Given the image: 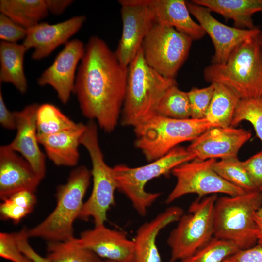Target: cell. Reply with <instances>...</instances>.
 I'll use <instances>...</instances> for the list:
<instances>
[{
	"instance_id": "3957f363",
	"label": "cell",
	"mask_w": 262,
	"mask_h": 262,
	"mask_svg": "<svg viewBox=\"0 0 262 262\" xmlns=\"http://www.w3.org/2000/svg\"><path fill=\"white\" fill-rule=\"evenodd\" d=\"M91 176V171L84 165L73 169L66 182L57 188L55 209L41 223L26 229L28 238H40L48 242H65L75 238L73 224L82 210Z\"/></svg>"
},
{
	"instance_id": "4316f807",
	"label": "cell",
	"mask_w": 262,
	"mask_h": 262,
	"mask_svg": "<svg viewBox=\"0 0 262 262\" xmlns=\"http://www.w3.org/2000/svg\"><path fill=\"white\" fill-rule=\"evenodd\" d=\"M74 238L65 242H48L47 258L51 262H100L98 255L78 245Z\"/></svg>"
},
{
	"instance_id": "7402d4cb",
	"label": "cell",
	"mask_w": 262,
	"mask_h": 262,
	"mask_svg": "<svg viewBox=\"0 0 262 262\" xmlns=\"http://www.w3.org/2000/svg\"><path fill=\"white\" fill-rule=\"evenodd\" d=\"M85 124L78 123L71 129L56 133L38 136L47 156L57 166H76L79 159L78 147Z\"/></svg>"
},
{
	"instance_id": "d6986e66",
	"label": "cell",
	"mask_w": 262,
	"mask_h": 262,
	"mask_svg": "<svg viewBox=\"0 0 262 262\" xmlns=\"http://www.w3.org/2000/svg\"><path fill=\"white\" fill-rule=\"evenodd\" d=\"M42 179L30 164L7 145L0 147V198L21 191L35 192Z\"/></svg>"
},
{
	"instance_id": "d6a6232c",
	"label": "cell",
	"mask_w": 262,
	"mask_h": 262,
	"mask_svg": "<svg viewBox=\"0 0 262 262\" xmlns=\"http://www.w3.org/2000/svg\"><path fill=\"white\" fill-rule=\"evenodd\" d=\"M243 121H248L252 125L256 136L262 142V97L241 99L231 126H237Z\"/></svg>"
},
{
	"instance_id": "f35d334b",
	"label": "cell",
	"mask_w": 262,
	"mask_h": 262,
	"mask_svg": "<svg viewBox=\"0 0 262 262\" xmlns=\"http://www.w3.org/2000/svg\"><path fill=\"white\" fill-rule=\"evenodd\" d=\"M230 257L236 262H262V246L256 245L245 250H240Z\"/></svg>"
},
{
	"instance_id": "9a60e30c",
	"label": "cell",
	"mask_w": 262,
	"mask_h": 262,
	"mask_svg": "<svg viewBox=\"0 0 262 262\" xmlns=\"http://www.w3.org/2000/svg\"><path fill=\"white\" fill-rule=\"evenodd\" d=\"M251 137V132L243 129L213 127L191 141L187 149L199 161L237 156L241 147Z\"/></svg>"
},
{
	"instance_id": "52a82bcc",
	"label": "cell",
	"mask_w": 262,
	"mask_h": 262,
	"mask_svg": "<svg viewBox=\"0 0 262 262\" xmlns=\"http://www.w3.org/2000/svg\"><path fill=\"white\" fill-rule=\"evenodd\" d=\"M195 158L187 148L176 147L163 157L145 165L137 167L115 165L113 168L117 190L128 198L139 214L145 216L148 208L161 195L160 193L146 191V184L154 178L167 175L177 166Z\"/></svg>"
},
{
	"instance_id": "5b68a950",
	"label": "cell",
	"mask_w": 262,
	"mask_h": 262,
	"mask_svg": "<svg viewBox=\"0 0 262 262\" xmlns=\"http://www.w3.org/2000/svg\"><path fill=\"white\" fill-rule=\"evenodd\" d=\"M216 127L206 118L179 119L154 114L134 127L135 145L151 162L179 144L192 141L207 130Z\"/></svg>"
},
{
	"instance_id": "4dcf8cb0",
	"label": "cell",
	"mask_w": 262,
	"mask_h": 262,
	"mask_svg": "<svg viewBox=\"0 0 262 262\" xmlns=\"http://www.w3.org/2000/svg\"><path fill=\"white\" fill-rule=\"evenodd\" d=\"M213 170L222 178L246 192L257 191L252 183L242 162L237 156H231L214 162Z\"/></svg>"
},
{
	"instance_id": "30bf717a",
	"label": "cell",
	"mask_w": 262,
	"mask_h": 262,
	"mask_svg": "<svg viewBox=\"0 0 262 262\" xmlns=\"http://www.w3.org/2000/svg\"><path fill=\"white\" fill-rule=\"evenodd\" d=\"M193 40L173 27L155 23L143 42L144 57L159 74L175 79L188 57Z\"/></svg>"
},
{
	"instance_id": "d590c367",
	"label": "cell",
	"mask_w": 262,
	"mask_h": 262,
	"mask_svg": "<svg viewBox=\"0 0 262 262\" xmlns=\"http://www.w3.org/2000/svg\"><path fill=\"white\" fill-rule=\"evenodd\" d=\"M27 32V29L0 13V38L2 41L17 43L19 40L25 39Z\"/></svg>"
},
{
	"instance_id": "6da1fadb",
	"label": "cell",
	"mask_w": 262,
	"mask_h": 262,
	"mask_svg": "<svg viewBox=\"0 0 262 262\" xmlns=\"http://www.w3.org/2000/svg\"><path fill=\"white\" fill-rule=\"evenodd\" d=\"M128 67L106 42L90 38L78 66L73 93L83 115L106 132L116 127L125 100Z\"/></svg>"
},
{
	"instance_id": "ac0fdd59",
	"label": "cell",
	"mask_w": 262,
	"mask_h": 262,
	"mask_svg": "<svg viewBox=\"0 0 262 262\" xmlns=\"http://www.w3.org/2000/svg\"><path fill=\"white\" fill-rule=\"evenodd\" d=\"M37 103L26 106L20 111H16V135L7 144L12 150L20 154L43 179L46 175L45 154L40 150L36 129Z\"/></svg>"
},
{
	"instance_id": "2e32d148",
	"label": "cell",
	"mask_w": 262,
	"mask_h": 262,
	"mask_svg": "<svg viewBox=\"0 0 262 262\" xmlns=\"http://www.w3.org/2000/svg\"><path fill=\"white\" fill-rule=\"evenodd\" d=\"M79 246L87 248L99 258L115 262H135L134 245L122 231L107 228L104 224L95 226L74 238Z\"/></svg>"
},
{
	"instance_id": "cb8c5ba5",
	"label": "cell",
	"mask_w": 262,
	"mask_h": 262,
	"mask_svg": "<svg viewBox=\"0 0 262 262\" xmlns=\"http://www.w3.org/2000/svg\"><path fill=\"white\" fill-rule=\"evenodd\" d=\"M27 50L23 44L0 43V83H11L21 94L27 90L23 66Z\"/></svg>"
},
{
	"instance_id": "7a4b0ae2",
	"label": "cell",
	"mask_w": 262,
	"mask_h": 262,
	"mask_svg": "<svg viewBox=\"0 0 262 262\" xmlns=\"http://www.w3.org/2000/svg\"><path fill=\"white\" fill-rule=\"evenodd\" d=\"M204 77L230 88L241 99L262 97V30L238 44L225 63L207 66Z\"/></svg>"
},
{
	"instance_id": "277c9868",
	"label": "cell",
	"mask_w": 262,
	"mask_h": 262,
	"mask_svg": "<svg viewBox=\"0 0 262 262\" xmlns=\"http://www.w3.org/2000/svg\"><path fill=\"white\" fill-rule=\"evenodd\" d=\"M128 67L121 123L124 126L134 127L155 114L164 94L177 82L175 79L164 77L149 66L142 48Z\"/></svg>"
},
{
	"instance_id": "484cf974",
	"label": "cell",
	"mask_w": 262,
	"mask_h": 262,
	"mask_svg": "<svg viewBox=\"0 0 262 262\" xmlns=\"http://www.w3.org/2000/svg\"><path fill=\"white\" fill-rule=\"evenodd\" d=\"M213 83L214 92L205 118L217 127H230L241 98L230 88L222 84Z\"/></svg>"
},
{
	"instance_id": "8fae6325",
	"label": "cell",
	"mask_w": 262,
	"mask_h": 262,
	"mask_svg": "<svg viewBox=\"0 0 262 262\" xmlns=\"http://www.w3.org/2000/svg\"><path fill=\"white\" fill-rule=\"evenodd\" d=\"M215 161L213 159H194L174 168L171 173L176 178V183L165 202L170 204L189 194L203 197L217 193L234 196L246 193L224 180L213 170V165Z\"/></svg>"
},
{
	"instance_id": "f6af8a7d",
	"label": "cell",
	"mask_w": 262,
	"mask_h": 262,
	"mask_svg": "<svg viewBox=\"0 0 262 262\" xmlns=\"http://www.w3.org/2000/svg\"><path fill=\"white\" fill-rule=\"evenodd\" d=\"M24 262H32L26 257L25 260Z\"/></svg>"
},
{
	"instance_id": "e575fe53",
	"label": "cell",
	"mask_w": 262,
	"mask_h": 262,
	"mask_svg": "<svg viewBox=\"0 0 262 262\" xmlns=\"http://www.w3.org/2000/svg\"><path fill=\"white\" fill-rule=\"evenodd\" d=\"M18 232L0 233V256L12 262H24L26 256L18 245Z\"/></svg>"
},
{
	"instance_id": "1f68e13d",
	"label": "cell",
	"mask_w": 262,
	"mask_h": 262,
	"mask_svg": "<svg viewBox=\"0 0 262 262\" xmlns=\"http://www.w3.org/2000/svg\"><path fill=\"white\" fill-rule=\"evenodd\" d=\"M239 250L231 243L213 237L193 255L177 262H221Z\"/></svg>"
},
{
	"instance_id": "7c38bea8",
	"label": "cell",
	"mask_w": 262,
	"mask_h": 262,
	"mask_svg": "<svg viewBox=\"0 0 262 262\" xmlns=\"http://www.w3.org/2000/svg\"><path fill=\"white\" fill-rule=\"evenodd\" d=\"M122 32L115 54L128 67L135 57L151 27L156 23L151 9L143 0H120Z\"/></svg>"
},
{
	"instance_id": "9c48e42d",
	"label": "cell",
	"mask_w": 262,
	"mask_h": 262,
	"mask_svg": "<svg viewBox=\"0 0 262 262\" xmlns=\"http://www.w3.org/2000/svg\"><path fill=\"white\" fill-rule=\"evenodd\" d=\"M217 198V194L199 197L180 218L167 239L170 262L191 256L213 237V210Z\"/></svg>"
},
{
	"instance_id": "603a6c76",
	"label": "cell",
	"mask_w": 262,
	"mask_h": 262,
	"mask_svg": "<svg viewBox=\"0 0 262 262\" xmlns=\"http://www.w3.org/2000/svg\"><path fill=\"white\" fill-rule=\"evenodd\" d=\"M192 2L208 8L234 22V27L252 29L256 28L252 15L262 11L260 0H193Z\"/></svg>"
},
{
	"instance_id": "ba28073f",
	"label": "cell",
	"mask_w": 262,
	"mask_h": 262,
	"mask_svg": "<svg viewBox=\"0 0 262 262\" xmlns=\"http://www.w3.org/2000/svg\"><path fill=\"white\" fill-rule=\"evenodd\" d=\"M80 144L88 151L92 164L93 188L91 195L84 202L79 218H92L95 226L104 224L110 207L115 204L114 194L117 189L113 168L105 163L99 146L97 123L90 120L85 124Z\"/></svg>"
},
{
	"instance_id": "5bb4252c",
	"label": "cell",
	"mask_w": 262,
	"mask_h": 262,
	"mask_svg": "<svg viewBox=\"0 0 262 262\" xmlns=\"http://www.w3.org/2000/svg\"><path fill=\"white\" fill-rule=\"evenodd\" d=\"M186 5L190 14L212 39L215 49L212 64L225 63L238 44L260 30L257 27L247 29L228 26L216 19L208 8L192 1H186Z\"/></svg>"
},
{
	"instance_id": "ee69618b",
	"label": "cell",
	"mask_w": 262,
	"mask_h": 262,
	"mask_svg": "<svg viewBox=\"0 0 262 262\" xmlns=\"http://www.w3.org/2000/svg\"><path fill=\"white\" fill-rule=\"evenodd\" d=\"M100 262H114L111 260H101Z\"/></svg>"
},
{
	"instance_id": "8992f818",
	"label": "cell",
	"mask_w": 262,
	"mask_h": 262,
	"mask_svg": "<svg viewBox=\"0 0 262 262\" xmlns=\"http://www.w3.org/2000/svg\"><path fill=\"white\" fill-rule=\"evenodd\" d=\"M262 206L258 191L218 197L213 210V237L234 244L239 250L257 245L255 212Z\"/></svg>"
},
{
	"instance_id": "4fadbf2b",
	"label": "cell",
	"mask_w": 262,
	"mask_h": 262,
	"mask_svg": "<svg viewBox=\"0 0 262 262\" xmlns=\"http://www.w3.org/2000/svg\"><path fill=\"white\" fill-rule=\"evenodd\" d=\"M85 50V46L81 40L74 39L69 41L52 64L38 78V84L51 86L64 104L68 102L73 92L76 69Z\"/></svg>"
},
{
	"instance_id": "b9f144b4",
	"label": "cell",
	"mask_w": 262,
	"mask_h": 262,
	"mask_svg": "<svg viewBox=\"0 0 262 262\" xmlns=\"http://www.w3.org/2000/svg\"><path fill=\"white\" fill-rule=\"evenodd\" d=\"M253 218L256 228L257 245L262 246V206L255 212Z\"/></svg>"
},
{
	"instance_id": "f546056e",
	"label": "cell",
	"mask_w": 262,
	"mask_h": 262,
	"mask_svg": "<svg viewBox=\"0 0 262 262\" xmlns=\"http://www.w3.org/2000/svg\"><path fill=\"white\" fill-rule=\"evenodd\" d=\"M0 204V215L2 220H11L18 223L33 211L37 202L35 192L21 191L4 199Z\"/></svg>"
},
{
	"instance_id": "7bdbcfd3",
	"label": "cell",
	"mask_w": 262,
	"mask_h": 262,
	"mask_svg": "<svg viewBox=\"0 0 262 262\" xmlns=\"http://www.w3.org/2000/svg\"><path fill=\"white\" fill-rule=\"evenodd\" d=\"M221 262H236L234 261L233 259H232L229 256Z\"/></svg>"
},
{
	"instance_id": "836d02e7",
	"label": "cell",
	"mask_w": 262,
	"mask_h": 262,
	"mask_svg": "<svg viewBox=\"0 0 262 262\" xmlns=\"http://www.w3.org/2000/svg\"><path fill=\"white\" fill-rule=\"evenodd\" d=\"M214 89V83L208 87L192 88L187 92L191 107V118L201 119L205 118L211 103Z\"/></svg>"
},
{
	"instance_id": "ffe728a7",
	"label": "cell",
	"mask_w": 262,
	"mask_h": 262,
	"mask_svg": "<svg viewBox=\"0 0 262 262\" xmlns=\"http://www.w3.org/2000/svg\"><path fill=\"white\" fill-rule=\"evenodd\" d=\"M184 214L182 208L171 206L138 228L133 242L135 262H161L156 239L160 231L169 224L178 221Z\"/></svg>"
},
{
	"instance_id": "74e56055",
	"label": "cell",
	"mask_w": 262,
	"mask_h": 262,
	"mask_svg": "<svg viewBox=\"0 0 262 262\" xmlns=\"http://www.w3.org/2000/svg\"><path fill=\"white\" fill-rule=\"evenodd\" d=\"M17 242L21 252L32 262H51L47 257L40 255L32 248L28 242V238L23 230L19 232Z\"/></svg>"
},
{
	"instance_id": "d4e9b609",
	"label": "cell",
	"mask_w": 262,
	"mask_h": 262,
	"mask_svg": "<svg viewBox=\"0 0 262 262\" xmlns=\"http://www.w3.org/2000/svg\"><path fill=\"white\" fill-rule=\"evenodd\" d=\"M0 11L26 29L39 23L49 14L45 0H0Z\"/></svg>"
},
{
	"instance_id": "ab89813d",
	"label": "cell",
	"mask_w": 262,
	"mask_h": 262,
	"mask_svg": "<svg viewBox=\"0 0 262 262\" xmlns=\"http://www.w3.org/2000/svg\"><path fill=\"white\" fill-rule=\"evenodd\" d=\"M0 124L8 130L16 129L15 112H11L7 107L4 101L1 87L0 88Z\"/></svg>"
},
{
	"instance_id": "44dd1931",
	"label": "cell",
	"mask_w": 262,
	"mask_h": 262,
	"mask_svg": "<svg viewBox=\"0 0 262 262\" xmlns=\"http://www.w3.org/2000/svg\"><path fill=\"white\" fill-rule=\"evenodd\" d=\"M153 12L155 22L175 28L193 40L201 39L206 34L199 23L194 21L183 0H143Z\"/></svg>"
},
{
	"instance_id": "60d3db41",
	"label": "cell",
	"mask_w": 262,
	"mask_h": 262,
	"mask_svg": "<svg viewBox=\"0 0 262 262\" xmlns=\"http://www.w3.org/2000/svg\"><path fill=\"white\" fill-rule=\"evenodd\" d=\"M49 13L55 15L62 14L73 2L71 0H45Z\"/></svg>"
},
{
	"instance_id": "e0dca14e",
	"label": "cell",
	"mask_w": 262,
	"mask_h": 262,
	"mask_svg": "<svg viewBox=\"0 0 262 262\" xmlns=\"http://www.w3.org/2000/svg\"><path fill=\"white\" fill-rule=\"evenodd\" d=\"M85 20L84 16L80 15L54 24L40 22L27 29L22 44L28 50L34 49L31 55L33 60L43 59L59 46L67 43L80 30Z\"/></svg>"
},
{
	"instance_id": "bcb514c9",
	"label": "cell",
	"mask_w": 262,
	"mask_h": 262,
	"mask_svg": "<svg viewBox=\"0 0 262 262\" xmlns=\"http://www.w3.org/2000/svg\"><path fill=\"white\" fill-rule=\"evenodd\" d=\"M260 1L261 3L262 4V0H260Z\"/></svg>"
},
{
	"instance_id": "f1b7e54d",
	"label": "cell",
	"mask_w": 262,
	"mask_h": 262,
	"mask_svg": "<svg viewBox=\"0 0 262 262\" xmlns=\"http://www.w3.org/2000/svg\"><path fill=\"white\" fill-rule=\"evenodd\" d=\"M155 114L179 119L191 118V107L187 92L180 90L176 85L167 89L161 98Z\"/></svg>"
},
{
	"instance_id": "83f0119b",
	"label": "cell",
	"mask_w": 262,
	"mask_h": 262,
	"mask_svg": "<svg viewBox=\"0 0 262 262\" xmlns=\"http://www.w3.org/2000/svg\"><path fill=\"white\" fill-rule=\"evenodd\" d=\"M75 123L55 105L44 103L39 106L36 114L38 136L47 135L71 129Z\"/></svg>"
},
{
	"instance_id": "8d00e7d4",
	"label": "cell",
	"mask_w": 262,
	"mask_h": 262,
	"mask_svg": "<svg viewBox=\"0 0 262 262\" xmlns=\"http://www.w3.org/2000/svg\"><path fill=\"white\" fill-rule=\"evenodd\" d=\"M242 163L256 190L262 193V150Z\"/></svg>"
}]
</instances>
